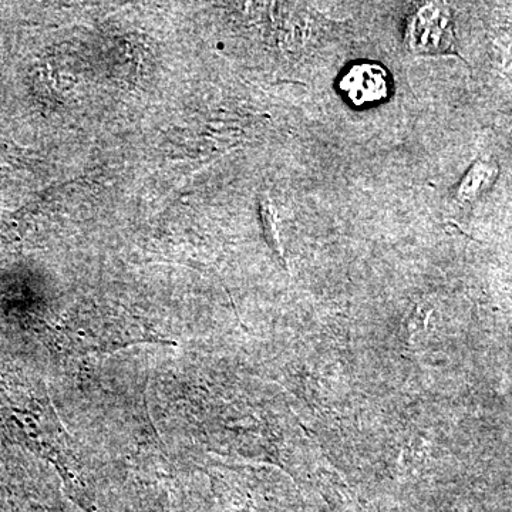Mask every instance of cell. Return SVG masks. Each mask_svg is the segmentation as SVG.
Wrapping results in <instances>:
<instances>
[{
  "label": "cell",
  "instance_id": "obj_1",
  "mask_svg": "<svg viewBox=\"0 0 512 512\" xmlns=\"http://www.w3.org/2000/svg\"><path fill=\"white\" fill-rule=\"evenodd\" d=\"M407 45L417 55H443L456 46L453 19L446 5L423 6L409 19Z\"/></svg>",
  "mask_w": 512,
  "mask_h": 512
},
{
  "label": "cell",
  "instance_id": "obj_2",
  "mask_svg": "<svg viewBox=\"0 0 512 512\" xmlns=\"http://www.w3.org/2000/svg\"><path fill=\"white\" fill-rule=\"evenodd\" d=\"M339 89L350 104L356 107L379 104L392 90L389 73L373 62L352 64L340 77Z\"/></svg>",
  "mask_w": 512,
  "mask_h": 512
},
{
  "label": "cell",
  "instance_id": "obj_3",
  "mask_svg": "<svg viewBox=\"0 0 512 512\" xmlns=\"http://www.w3.org/2000/svg\"><path fill=\"white\" fill-rule=\"evenodd\" d=\"M498 167L494 161L478 160L457 185L456 198L461 204H471L493 187Z\"/></svg>",
  "mask_w": 512,
  "mask_h": 512
}]
</instances>
